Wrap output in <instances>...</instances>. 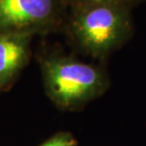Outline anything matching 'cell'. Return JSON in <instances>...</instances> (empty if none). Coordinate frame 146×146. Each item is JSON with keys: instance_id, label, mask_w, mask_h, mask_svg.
Returning <instances> with one entry per match:
<instances>
[{"instance_id": "cell-1", "label": "cell", "mask_w": 146, "mask_h": 146, "mask_svg": "<svg viewBox=\"0 0 146 146\" xmlns=\"http://www.w3.org/2000/svg\"><path fill=\"white\" fill-rule=\"evenodd\" d=\"M130 5L104 3L69 10L65 27L75 45L103 59L121 48L133 31Z\"/></svg>"}, {"instance_id": "cell-2", "label": "cell", "mask_w": 146, "mask_h": 146, "mask_svg": "<svg viewBox=\"0 0 146 146\" xmlns=\"http://www.w3.org/2000/svg\"><path fill=\"white\" fill-rule=\"evenodd\" d=\"M41 68L46 95L62 109L84 106L106 92L109 86L108 76L103 68L66 54L45 56Z\"/></svg>"}, {"instance_id": "cell-3", "label": "cell", "mask_w": 146, "mask_h": 146, "mask_svg": "<svg viewBox=\"0 0 146 146\" xmlns=\"http://www.w3.org/2000/svg\"><path fill=\"white\" fill-rule=\"evenodd\" d=\"M64 0H0V33H40L65 26Z\"/></svg>"}, {"instance_id": "cell-4", "label": "cell", "mask_w": 146, "mask_h": 146, "mask_svg": "<svg viewBox=\"0 0 146 146\" xmlns=\"http://www.w3.org/2000/svg\"><path fill=\"white\" fill-rule=\"evenodd\" d=\"M33 34L0 33V84L11 81L24 68Z\"/></svg>"}, {"instance_id": "cell-5", "label": "cell", "mask_w": 146, "mask_h": 146, "mask_svg": "<svg viewBox=\"0 0 146 146\" xmlns=\"http://www.w3.org/2000/svg\"><path fill=\"white\" fill-rule=\"evenodd\" d=\"M78 141L71 133L60 131L39 146H77Z\"/></svg>"}, {"instance_id": "cell-6", "label": "cell", "mask_w": 146, "mask_h": 146, "mask_svg": "<svg viewBox=\"0 0 146 146\" xmlns=\"http://www.w3.org/2000/svg\"><path fill=\"white\" fill-rule=\"evenodd\" d=\"M64 1L68 6V10H72V9L84 7V6L104 4V3H123V4L130 5L136 0H64Z\"/></svg>"}, {"instance_id": "cell-7", "label": "cell", "mask_w": 146, "mask_h": 146, "mask_svg": "<svg viewBox=\"0 0 146 146\" xmlns=\"http://www.w3.org/2000/svg\"><path fill=\"white\" fill-rule=\"evenodd\" d=\"M0 86H1V84H0Z\"/></svg>"}]
</instances>
